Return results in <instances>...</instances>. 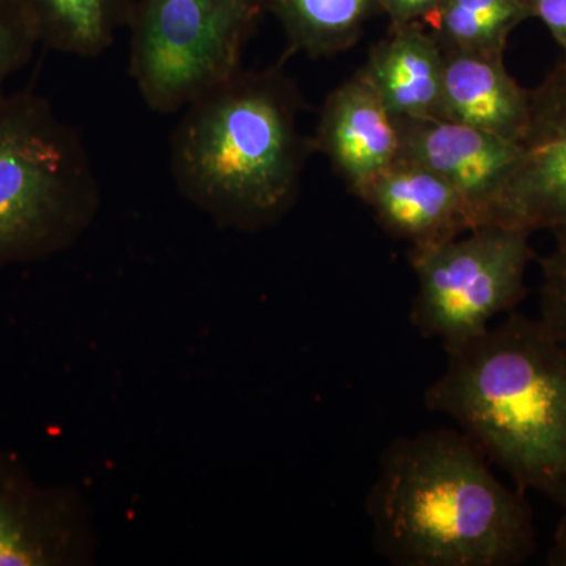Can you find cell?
I'll return each mask as SVG.
<instances>
[{
	"label": "cell",
	"instance_id": "obj_1",
	"mask_svg": "<svg viewBox=\"0 0 566 566\" xmlns=\"http://www.w3.org/2000/svg\"><path fill=\"white\" fill-rule=\"evenodd\" d=\"M526 493L461 430L395 438L365 499L371 542L398 566H516L534 556Z\"/></svg>",
	"mask_w": 566,
	"mask_h": 566
},
{
	"label": "cell",
	"instance_id": "obj_2",
	"mask_svg": "<svg viewBox=\"0 0 566 566\" xmlns=\"http://www.w3.org/2000/svg\"><path fill=\"white\" fill-rule=\"evenodd\" d=\"M517 490L566 512V345L539 318L513 311L447 354L424 392Z\"/></svg>",
	"mask_w": 566,
	"mask_h": 566
},
{
	"label": "cell",
	"instance_id": "obj_3",
	"mask_svg": "<svg viewBox=\"0 0 566 566\" xmlns=\"http://www.w3.org/2000/svg\"><path fill=\"white\" fill-rule=\"evenodd\" d=\"M303 106L282 70L241 69L185 107L170 139V169L185 199L240 232L285 218L312 153L297 122Z\"/></svg>",
	"mask_w": 566,
	"mask_h": 566
},
{
	"label": "cell",
	"instance_id": "obj_4",
	"mask_svg": "<svg viewBox=\"0 0 566 566\" xmlns=\"http://www.w3.org/2000/svg\"><path fill=\"white\" fill-rule=\"evenodd\" d=\"M99 208L102 189L80 133L43 96L0 93V268L65 251Z\"/></svg>",
	"mask_w": 566,
	"mask_h": 566
},
{
	"label": "cell",
	"instance_id": "obj_5",
	"mask_svg": "<svg viewBox=\"0 0 566 566\" xmlns=\"http://www.w3.org/2000/svg\"><path fill=\"white\" fill-rule=\"evenodd\" d=\"M264 0H134L129 74L142 99L174 114L229 81Z\"/></svg>",
	"mask_w": 566,
	"mask_h": 566
},
{
	"label": "cell",
	"instance_id": "obj_6",
	"mask_svg": "<svg viewBox=\"0 0 566 566\" xmlns=\"http://www.w3.org/2000/svg\"><path fill=\"white\" fill-rule=\"evenodd\" d=\"M526 229L502 223L476 227L427 249H409L417 279L409 322L447 354L486 333L526 296L534 256Z\"/></svg>",
	"mask_w": 566,
	"mask_h": 566
},
{
	"label": "cell",
	"instance_id": "obj_7",
	"mask_svg": "<svg viewBox=\"0 0 566 566\" xmlns=\"http://www.w3.org/2000/svg\"><path fill=\"white\" fill-rule=\"evenodd\" d=\"M531 114L521 156L495 223L528 232L566 229V61L528 91Z\"/></svg>",
	"mask_w": 566,
	"mask_h": 566
},
{
	"label": "cell",
	"instance_id": "obj_8",
	"mask_svg": "<svg viewBox=\"0 0 566 566\" xmlns=\"http://www.w3.org/2000/svg\"><path fill=\"white\" fill-rule=\"evenodd\" d=\"M400 158L444 178L463 200L471 230L495 223L521 145L447 118H397Z\"/></svg>",
	"mask_w": 566,
	"mask_h": 566
},
{
	"label": "cell",
	"instance_id": "obj_9",
	"mask_svg": "<svg viewBox=\"0 0 566 566\" xmlns=\"http://www.w3.org/2000/svg\"><path fill=\"white\" fill-rule=\"evenodd\" d=\"M87 534L71 497L41 490L0 453V566L77 564Z\"/></svg>",
	"mask_w": 566,
	"mask_h": 566
},
{
	"label": "cell",
	"instance_id": "obj_10",
	"mask_svg": "<svg viewBox=\"0 0 566 566\" xmlns=\"http://www.w3.org/2000/svg\"><path fill=\"white\" fill-rule=\"evenodd\" d=\"M311 144L356 197L400 159L397 117L360 71L327 95Z\"/></svg>",
	"mask_w": 566,
	"mask_h": 566
},
{
	"label": "cell",
	"instance_id": "obj_11",
	"mask_svg": "<svg viewBox=\"0 0 566 566\" xmlns=\"http://www.w3.org/2000/svg\"><path fill=\"white\" fill-rule=\"evenodd\" d=\"M357 197L374 211L376 222L409 249L442 244L471 230L455 189L408 159H398Z\"/></svg>",
	"mask_w": 566,
	"mask_h": 566
},
{
	"label": "cell",
	"instance_id": "obj_12",
	"mask_svg": "<svg viewBox=\"0 0 566 566\" xmlns=\"http://www.w3.org/2000/svg\"><path fill=\"white\" fill-rule=\"evenodd\" d=\"M444 52L441 114L520 144L531 114L528 91L505 69L504 54Z\"/></svg>",
	"mask_w": 566,
	"mask_h": 566
},
{
	"label": "cell",
	"instance_id": "obj_13",
	"mask_svg": "<svg viewBox=\"0 0 566 566\" xmlns=\"http://www.w3.org/2000/svg\"><path fill=\"white\" fill-rule=\"evenodd\" d=\"M360 73L394 117L439 118L444 52L420 22L389 28Z\"/></svg>",
	"mask_w": 566,
	"mask_h": 566
},
{
	"label": "cell",
	"instance_id": "obj_14",
	"mask_svg": "<svg viewBox=\"0 0 566 566\" xmlns=\"http://www.w3.org/2000/svg\"><path fill=\"white\" fill-rule=\"evenodd\" d=\"M40 44L77 57L109 50L128 25L134 0H20Z\"/></svg>",
	"mask_w": 566,
	"mask_h": 566
},
{
	"label": "cell",
	"instance_id": "obj_15",
	"mask_svg": "<svg viewBox=\"0 0 566 566\" xmlns=\"http://www.w3.org/2000/svg\"><path fill=\"white\" fill-rule=\"evenodd\" d=\"M293 51L311 57L340 54L357 43L376 0H264Z\"/></svg>",
	"mask_w": 566,
	"mask_h": 566
},
{
	"label": "cell",
	"instance_id": "obj_16",
	"mask_svg": "<svg viewBox=\"0 0 566 566\" xmlns=\"http://www.w3.org/2000/svg\"><path fill=\"white\" fill-rule=\"evenodd\" d=\"M528 18L526 0H444L430 31L442 51L504 54L509 36Z\"/></svg>",
	"mask_w": 566,
	"mask_h": 566
},
{
	"label": "cell",
	"instance_id": "obj_17",
	"mask_svg": "<svg viewBox=\"0 0 566 566\" xmlns=\"http://www.w3.org/2000/svg\"><path fill=\"white\" fill-rule=\"evenodd\" d=\"M39 44L20 0H0V93L13 74L31 62Z\"/></svg>",
	"mask_w": 566,
	"mask_h": 566
},
{
	"label": "cell",
	"instance_id": "obj_18",
	"mask_svg": "<svg viewBox=\"0 0 566 566\" xmlns=\"http://www.w3.org/2000/svg\"><path fill=\"white\" fill-rule=\"evenodd\" d=\"M556 244L542 259L539 322L566 345V229L554 233Z\"/></svg>",
	"mask_w": 566,
	"mask_h": 566
},
{
	"label": "cell",
	"instance_id": "obj_19",
	"mask_svg": "<svg viewBox=\"0 0 566 566\" xmlns=\"http://www.w3.org/2000/svg\"><path fill=\"white\" fill-rule=\"evenodd\" d=\"M444 0H376V7L389 18V28L431 20Z\"/></svg>",
	"mask_w": 566,
	"mask_h": 566
},
{
	"label": "cell",
	"instance_id": "obj_20",
	"mask_svg": "<svg viewBox=\"0 0 566 566\" xmlns=\"http://www.w3.org/2000/svg\"><path fill=\"white\" fill-rule=\"evenodd\" d=\"M531 18L546 25L553 39L562 48L566 61V0H526Z\"/></svg>",
	"mask_w": 566,
	"mask_h": 566
},
{
	"label": "cell",
	"instance_id": "obj_21",
	"mask_svg": "<svg viewBox=\"0 0 566 566\" xmlns=\"http://www.w3.org/2000/svg\"><path fill=\"white\" fill-rule=\"evenodd\" d=\"M547 565L566 566V513L558 521L556 532H554L553 543L547 553Z\"/></svg>",
	"mask_w": 566,
	"mask_h": 566
}]
</instances>
